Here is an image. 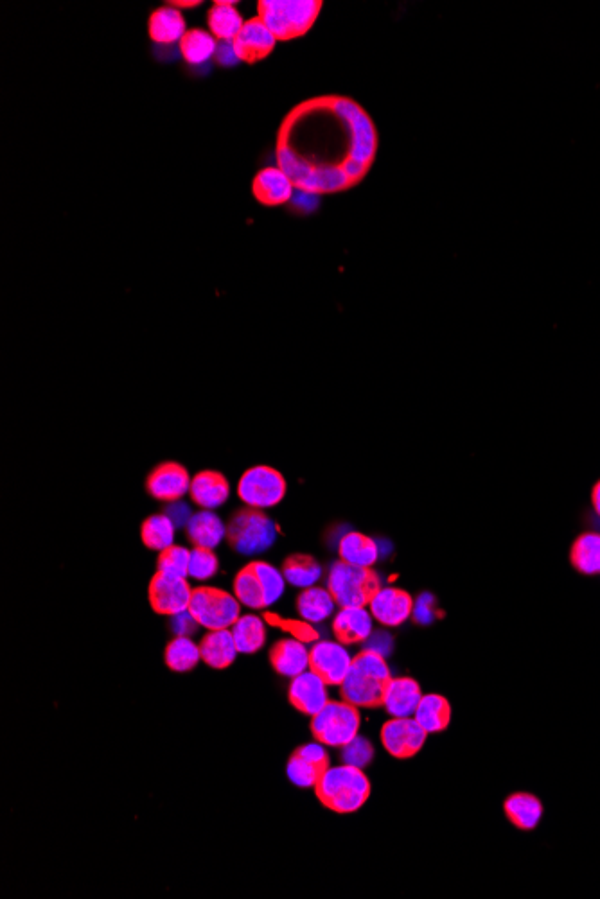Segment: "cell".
Here are the masks:
<instances>
[{
  "instance_id": "1",
  "label": "cell",
  "mask_w": 600,
  "mask_h": 899,
  "mask_svg": "<svg viewBox=\"0 0 600 899\" xmlns=\"http://www.w3.org/2000/svg\"><path fill=\"white\" fill-rule=\"evenodd\" d=\"M378 153L371 115L351 97L318 96L293 106L277 131V167L299 193H344L369 175Z\"/></svg>"
},
{
  "instance_id": "2",
  "label": "cell",
  "mask_w": 600,
  "mask_h": 899,
  "mask_svg": "<svg viewBox=\"0 0 600 899\" xmlns=\"http://www.w3.org/2000/svg\"><path fill=\"white\" fill-rule=\"evenodd\" d=\"M392 675L383 655L363 650L356 655L342 682V699L356 707L383 706Z\"/></svg>"
},
{
  "instance_id": "3",
  "label": "cell",
  "mask_w": 600,
  "mask_h": 899,
  "mask_svg": "<svg viewBox=\"0 0 600 899\" xmlns=\"http://www.w3.org/2000/svg\"><path fill=\"white\" fill-rule=\"evenodd\" d=\"M322 6V0H259L257 18H261L277 42H290L308 35Z\"/></svg>"
},
{
  "instance_id": "4",
  "label": "cell",
  "mask_w": 600,
  "mask_h": 899,
  "mask_svg": "<svg viewBox=\"0 0 600 899\" xmlns=\"http://www.w3.org/2000/svg\"><path fill=\"white\" fill-rule=\"evenodd\" d=\"M320 803L336 813H354L367 803L371 781L365 772L353 765L329 767L315 785Z\"/></svg>"
},
{
  "instance_id": "5",
  "label": "cell",
  "mask_w": 600,
  "mask_h": 899,
  "mask_svg": "<svg viewBox=\"0 0 600 899\" xmlns=\"http://www.w3.org/2000/svg\"><path fill=\"white\" fill-rule=\"evenodd\" d=\"M227 539L241 555H259L274 546L277 526L263 510L243 508L232 515L227 526Z\"/></svg>"
},
{
  "instance_id": "6",
  "label": "cell",
  "mask_w": 600,
  "mask_h": 899,
  "mask_svg": "<svg viewBox=\"0 0 600 899\" xmlns=\"http://www.w3.org/2000/svg\"><path fill=\"white\" fill-rule=\"evenodd\" d=\"M327 589L333 594L336 605H340L342 609L367 607L374 594L380 591L381 582L371 568H358L340 560L329 571Z\"/></svg>"
},
{
  "instance_id": "7",
  "label": "cell",
  "mask_w": 600,
  "mask_h": 899,
  "mask_svg": "<svg viewBox=\"0 0 600 899\" xmlns=\"http://www.w3.org/2000/svg\"><path fill=\"white\" fill-rule=\"evenodd\" d=\"M311 733L327 747H344L360 731V711L349 702H327L322 711L311 716Z\"/></svg>"
},
{
  "instance_id": "8",
  "label": "cell",
  "mask_w": 600,
  "mask_h": 899,
  "mask_svg": "<svg viewBox=\"0 0 600 899\" xmlns=\"http://www.w3.org/2000/svg\"><path fill=\"white\" fill-rule=\"evenodd\" d=\"M189 611L205 629H229L238 621L239 602L236 596L216 587H198L191 596Z\"/></svg>"
},
{
  "instance_id": "9",
  "label": "cell",
  "mask_w": 600,
  "mask_h": 899,
  "mask_svg": "<svg viewBox=\"0 0 600 899\" xmlns=\"http://www.w3.org/2000/svg\"><path fill=\"white\" fill-rule=\"evenodd\" d=\"M238 496L247 507L272 508L286 496V481L283 474L272 467L256 465L241 476Z\"/></svg>"
},
{
  "instance_id": "10",
  "label": "cell",
  "mask_w": 600,
  "mask_h": 899,
  "mask_svg": "<svg viewBox=\"0 0 600 899\" xmlns=\"http://www.w3.org/2000/svg\"><path fill=\"white\" fill-rule=\"evenodd\" d=\"M353 657L342 643L335 641H318L309 650V670L317 673L329 686H342L347 673L351 670Z\"/></svg>"
},
{
  "instance_id": "11",
  "label": "cell",
  "mask_w": 600,
  "mask_h": 899,
  "mask_svg": "<svg viewBox=\"0 0 600 899\" xmlns=\"http://www.w3.org/2000/svg\"><path fill=\"white\" fill-rule=\"evenodd\" d=\"M428 733L415 718H392L381 729V743L390 756L406 760L423 749Z\"/></svg>"
},
{
  "instance_id": "12",
  "label": "cell",
  "mask_w": 600,
  "mask_h": 899,
  "mask_svg": "<svg viewBox=\"0 0 600 899\" xmlns=\"http://www.w3.org/2000/svg\"><path fill=\"white\" fill-rule=\"evenodd\" d=\"M193 589L186 578L173 577L166 573H157L150 584V603L153 611L159 614H178L187 611L191 603Z\"/></svg>"
},
{
  "instance_id": "13",
  "label": "cell",
  "mask_w": 600,
  "mask_h": 899,
  "mask_svg": "<svg viewBox=\"0 0 600 899\" xmlns=\"http://www.w3.org/2000/svg\"><path fill=\"white\" fill-rule=\"evenodd\" d=\"M275 44H277L275 36L261 22V18L257 17L247 20L236 38L232 40V47H234V53L238 56L239 62L247 63V65H256V63L266 60L270 54L274 53Z\"/></svg>"
},
{
  "instance_id": "14",
  "label": "cell",
  "mask_w": 600,
  "mask_h": 899,
  "mask_svg": "<svg viewBox=\"0 0 600 899\" xmlns=\"http://www.w3.org/2000/svg\"><path fill=\"white\" fill-rule=\"evenodd\" d=\"M327 769H329V756L326 749L318 743H308L293 752L286 772L293 785L311 788L317 785L318 779Z\"/></svg>"
},
{
  "instance_id": "15",
  "label": "cell",
  "mask_w": 600,
  "mask_h": 899,
  "mask_svg": "<svg viewBox=\"0 0 600 899\" xmlns=\"http://www.w3.org/2000/svg\"><path fill=\"white\" fill-rule=\"evenodd\" d=\"M371 614L374 620L380 621L385 627H399L405 623L414 612V600L412 596L396 587H381L374 594L371 603Z\"/></svg>"
},
{
  "instance_id": "16",
  "label": "cell",
  "mask_w": 600,
  "mask_h": 899,
  "mask_svg": "<svg viewBox=\"0 0 600 899\" xmlns=\"http://www.w3.org/2000/svg\"><path fill=\"white\" fill-rule=\"evenodd\" d=\"M191 478L186 469L178 463H162L148 478V492L159 501L173 503L184 498L191 490Z\"/></svg>"
},
{
  "instance_id": "17",
  "label": "cell",
  "mask_w": 600,
  "mask_h": 899,
  "mask_svg": "<svg viewBox=\"0 0 600 899\" xmlns=\"http://www.w3.org/2000/svg\"><path fill=\"white\" fill-rule=\"evenodd\" d=\"M326 682L322 681L315 672H304L293 677L288 697L295 709H299L304 715L315 716L322 711L327 702Z\"/></svg>"
},
{
  "instance_id": "18",
  "label": "cell",
  "mask_w": 600,
  "mask_h": 899,
  "mask_svg": "<svg viewBox=\"0 0 600 899\" xmlns=\"http://www.w3.org/2000/svg\"><path fill=\"white\" fill-rule=\"evenodd\" d=\"M292 180L279 167H265L252 182V194L265 207H281L293 198Z\"/></svg>"
},
{
  "instance_id": "19",
  "label": "cell",
  "mask_w": 600,
  "mask_h": 899,
  "mask_svg": "<svg viewBox=\"0 0 600 899\" xmlns=\"http://www.w3.org/2000/svg\"><path fill=\"white\" fill-rule=\"evenodd\" d=\"M333 632L342 645L363 643L372 636V614L365 607H344L336 614Z\"/></svg>"
},
{
  "instance_id": "20",
  "label": "cell",
  "mask_w": 600,
  "mask_h": 899,
  "mask_svg": "<svg viewBox=\"0 0 600 899\" xmlns=\"http://www.w3.org/2000/svg\"><path fill=\"white\" fill-rule=\"evenodd\" d=\"M423 699V693L419 684L410 677L392 679L383 699V707L394 718H410L415 715V709Z\"/></svg>"
},
{
  "instance_id": "21",
  "label": "cell",
  "mask_w": 600,
  "mask_h": 899,
  "mask_svg": "<svg viewBox=\"0 0 600 899\" xmlns=\"http://www.w3.org/2000/svg\"><path fill=\"white\" fill-rule=\"evenodd\" d=\"M191 499L203 510H214L227 503L229 499V481L220 472L203 471L196 474L191 481Z\"/></svg>"
},
{
  "instance_id": "22",
  "label": "cell",
  "mask_w": 600,
  "mask_h": 899,
  "mask_svg": "<svg viewBox=\"0 0 600 899\" xmlns=\"http://www.w3.org/2000/svg\"><path fill=\"white\" fill-rule=\"evenodd\" d=\"M270 661L283 677H297L309 668V650L300 639H283L272 648Z\"/></svg>"
},
{
  "instance_id": "23",
  "label": "cell",
  "mask_w": 600,
  "mask_h": 899,
  "mask_svg": "<svg viewBox=\"0 0 600 899\" xmlns=\"http://www.w3.org/2000/svg\"><path fill=\"white\" fill-rule=\"evenodd\" d=\"M148 31H150L151 42H155V44H175V42H180L182 36L187 33L186 20L178 9L162 6L151 13L150 20H148Z\"/></svg>"
},
{
  "instance_id": "24",
  "label": "cell",
  "mask_w": 600,
  "mask_h": 899,
  "mask_svg": "<svg viewBox=\"0 0 600 899\" xmlns=\"http://www.w3.org/2000/svg\"><path fill=\"white\" fill-rule=\"evenodd\" d=\"M503 810L507 819L518 830L532 831L538 828L539 821L543 819V803L534 794H512L505 799Z\"/></svg>"
},
{
  "instance_id": "25",
  "label": "cell",
  "mask_w": 600,
  "mask_h": 899,
  "mask_svg": "<svg viewBox=\"0 0 600 899\" xmlns=\"http://www.w3.org/2000/svg\"><path fill=\"white\" fill-rule=\"evenodd\" d=\"M227 535V528L218 515L212 510H202L193 514L187 523V537L195 544V548L214 550Z\"/></svg>"
},
{
  "instance_id": "26",
  "label": "cell",
  "mask_w": 600,
  "mask_h": 899,
  "mask_svg": "<svg viewBox=\"0 0 600 899\" xmlns=\"http://www.w3.org/2000/svg\"><path fill=\"white\" fill-rule=\"evenodd\" d=\"M200 650L203 661L216 670L230 666L238 655V646L229 629L209 630V634L202 639Z\"/></svg>"
},
{
  "instance_id": "27",
  "label": "cell",
  "mask_w": 600,
  "mask_h": 899,
  "mask_svg": "<svg viewBox=\"0 0 600 899\" xmlns=\"http://www.w3.org/2000/svg\"><path fill=\"white\" fill-rule=\"evenodd\" d=\"M338 553L340 559L358 568H371L380 557L378 544L372 541L371 537L356 532L347 533L342 537V541L338 544Z\"/></svg>"
},
{
  "instance_id": "28",
  "label": "cell",
  "mask_w": 600,
  "mask_h": 899,
  "mask_svg": "<svg viewBox=\"0 0 600 899\" xmlns=\"http://www.w3.org/2000/svg\"><path fill=\"white\" fill-rule=\"evenodd\" d=\"M570 562L584 577L600 575V533H581L570 548Z\"/></svg>"
},
{
  "instance_id": "29",
  "label": "cell",
  "mask_w": 600,
  "mask_h": 899,
  "mask_svg": "<svg viewBox=\"0 0 600 899\" xmlns=\"http://www.w3.org/2000/svg\"><path fill=\"white\" fill-rule=\"evenodd\" d=\"M415 720L428 734L441 733L451 720V706L442 695H423L419 706L415 709Z\"/></svg>"
},
{
  "instance_id": "30",
  "label": "cell",
  "mask_w": 600,
  "mask_h": 899,
  "mask_svg": "<svg viewBox=\"0 0 600 899\" xmlns=\"http://www.w3.org/2000/svg\"><path fill=\"white\" fill-rule=\"evenodd\" d=\"M336 602L329 589L322 587H308L299 594L297 609L299 614L308 623H322L335 612Z\"/></svg>"
},
{
  "instance_id": "31",
  "label": "cell",
  "mask_w": 600,
  "mask_h": 899,
  "mask_svg": "<svg viewBox=\"0 0 600 899\" xmlns=\"http://www.w3.org/2000/svg\"><path fill=\"white\" fill-rule=\"evenodd\" d=\"M232 638L236 641L238 652L241 654H254L261 650L266 641L265 623L254 614L239 616L238 621L232 625Z\"/></svg>"
},
{
  "instance_id": "32",
  "label": "cell",
  "mask_w": 600,
  "mask_h": 899,
  "mask_svg": "<svg viewBox=\"0 0 600 899\" xmlns=\"http://www.w3.org/2000/svg\"><path fill=\"white\" fill-rule=\"evenodd\" d=\"M207 26L211 35L221 42H232L241 27L245 26V20L234 6H218L214 4L207 11Z\"/></svg>"
},
{
  "instance_id": "33",
  "label": "cell",
  "mask_w": 600,
  "mask_h": 899,
  "mask_svg": "<svg viewBox=\"0 0 600 899\" xmlns=\"http://www.w3.org/2000/svg\"><path fill=\"white\" fill-rule=\"evenodd\" d=\"M283 575L293 587L308 589L322 577V566L309 555H292L284 560Z\"/></svg>"
},
{
  "instance_id": "34",
  "label": "cell",
  "mask_w": 600,
  "mask_h": 899,
  "mask_svg": "<svg viewBox=\"0 0 600 899\" xmlns=\"http://www.w3.org/2000/svg\"><path fill=\"white\" fill-rule=\"evenodd\" d=\"M216 49V38L203 29H191L180 40V53L189 65L207 62Z\"/></svg>"
},
{
  "instance_id": "35",
  "label": "cell",
  "mask_w": 600,
  "mask_h": 899,
  "mask_svg": "<svg viewBox=\"0 0 600 899\" xmlns=\"http://www.w3.org/2000/svg\"><path fill=\"white\" fill-rule=\"evenodd\" d=\"M175 524L166 514L151 515L142 523V542L150 550L164 551L173 546L175 541Z\"/></svg>"
},
{
  "instance_id": "36",
  "label": "cell",
  "mask_w": 600,
  "mask_h": 899,
  "mask_svg": "<svg viewBox=\"0 0 600 899\" xmlns=\"http://www.w3.org/2000/svg\"><path fill=\"white\" fill-rule=\"evenodd\" d=\"M234 596L238 598L241 605H245L248 609H265V593H263V585L257 578L254 566L248 564L239 571L234 580Z\"/></svg>"
},
{
  "instance_id": "37",
  "label": "cell",
  "mask_w": 600,
  "mask_h": 899,
  "mask_svg": "<svg viewBox=\"0 0 600 899\" xmlns=\"http://www.w3.org/2000/svg\"><path fill=\"white\" fill-rule=\"evenodd\" d=\"M202 659L200 646L189 638H175L166 648V663L173 672L184 673L193 670Z\"/></svg>"
},
{
  "instance_id": "38",
  "label": "cell",
  "mask_w": 600,
  "mask_h": 899,
  "mask_svg": "<svg viewBox=\"0 0 600 899\" xmlns=\"http://www.w3.org/2000/svg\"><path fill=\"white\" fill-rule=\"evenodd\" d=\"M252 566H254L259 582L263 585L266 607L274 605L284 594L286 578H284L283 573L279 569H275L274 566H270L266 562H252Z\"/></svg>"
},
{
  "instance_id": "39",
  "label": "cell",
  "mask_w": 600,
  "mask_h": 899,
  "mask_svg": "<svg viewBox=\"0 0 600 899\" xmlns=\"http://www.w3.org/2000/svg\"><path fill=\"white\" fill-rule=\"evenodd\" d=\"M189 559H191V551L182 548V546H169L168 550L162 551L159 557V571L173 577L186 578L189 575Z\"/></svg>"
},
{
  "instance_id": "40",
  "label": "cell",
  "mask_w": 600,
  "mask_h": 899,
  "mask_svg": "<svg viewBox=\"0 0 600 899\" xmlns=\"http://www.w3.org/2000/svg\"><path fill=\"white\" fill-rule=\"evenodd\" d=\"M218 557L207 548H195L189 559V577L195 580H209L218 573Z\"/></svg>"
},
{
  "instance_id": "41",
  "label": "cell",
  "mask_w": 600,
  "mask_h": 899,
  "mask_svg": "<svg viewBox=\"0 0 600 899\" xmlns=\"http://www.w3.org/2000/svg\"><path fill=\"white\" fill-rule=\"evenodd\" d=\"M372 758H374V747L363 736H356L354 740L342 747V760L347 765L363 769V767H367L371 763Z\"/></svg>"
},
{
  "instance_id": "42",
  "label": "cell",
  "mask_w": 600,
  "mask_h": 899,
  "mask_svg": "<svg viewBox=\"0 0 600 899\" xmlns=\"http://www.w3.org/2000/svg\"><path fill=\"white\" fill-rule=\"evenodd\" d=\"M265 620L268 621L270 625H275V627L286 630V632H292L293 638L300 639V641H317L318 639L317 630L313 629L309 623L281 620V618L275 616V614H266Z\"/></svg>"
},
{
  "instance_id": "43",
  "label": "cell",
  "mask_w": 600,
  "mask_h": 899,
  "mask_svg": "<svg viewBox=\"0 0 600 899\" xmlns=\"http://www.w3.org/2000/svg\"><path fill=\"white\" fill-rule=\"evenodd\" d=\"M196 625H198V621L195 620V616L191 614L189 609L173 614L171 630L175 632V636H178V638H189L195 632Z\"/></svg>"
},
{
  "instance_id": "44",
  "label": "cell",
  "mask_w": 600,
  "mask_h": 899,
  "mask_svg": "<svg viewBox=\"0 0 600 899\" xmlns=\"http://www.w3.org/2000/svg\"><path fill=\"white\" fill-rule=\"evenodd\" d=\"M164 514L168 515L175 526H187V523H189L191 517H193L189 507H187L186 503H180V499H178V501H173V503H169Z\"/></svg>"
},
{
  "instance_id": "45",
  "label": "cell",
  "mask_w": 600,
  "mask_h": 899,
  "mask_svg": "<svg viewBox=\"0 0 600 899\" xmlns=\"http://www.w3.org/2000/svg\"><path fill=\"white\" fill-rule=\"evenodd\" d=\"M433 612H435V607H433V598L430 594H423L417 602L414 603V618L419 621V623H430L433 620Z\"/></svg>"
},
{
  "instance_id": "46",
  "label": "cell",
  "mask_w": 600,
  "mask_h": 899,
  "mask_svg": "<svg viewBox=\"0 0 600 899\" xmlns=\"http://www.w3.org/2000/svg\"><path fill=\"white\" fill-rule=\"evenodd\" d=\"M390 646H392L390 636L389 634H383V632H374L372 638L367 639V650L378 652L381 655L389 654Z\"/></svg>"
},
{
  "instance_id": "47",
  "label": "cell",
  "mask_w": 600,
  "mask_h": 899,
  "mask_svg": "<svg viewBox=\"0 0 600 899\" xmlns=\"http://www.w3.org/2000/svg\"><path fill=\"white\" fill-rule=\"evenodd\" d=\"M166 6L175 9H191L202 6V0H171V2H166Z\"/></svg>"
},
{
  "instance_id": "48",
  "label": "cell",
  "mask_w": 600,
  "mask_h": 899,
  "mask_svg": "<svg viewBox=\"0 0 600 899\" xmlns=\"http://www.w3.org/2000/svg\"><path fill=\"white\" fill-rule=\"evenodd\" d=\"M592 503L593 508H595V512L600 517V480L595 483V487L592 490Z\"/></svg>"
},
{
  "instance_id": "49",
  "label": "cell",
  "mask_w": 600,
  "mask_h": 899,
  "mask_svg": "<svg viewBox=\"0 0 600 899\" xmlns=\"http://www.w3.org/2000/svg\"><path fill=\"white\" fill-rule=\"evenodd\" d=\"M214 4H218V6H236L238 2L236 0H214Z\"/></svg>"
}]
</instances>
